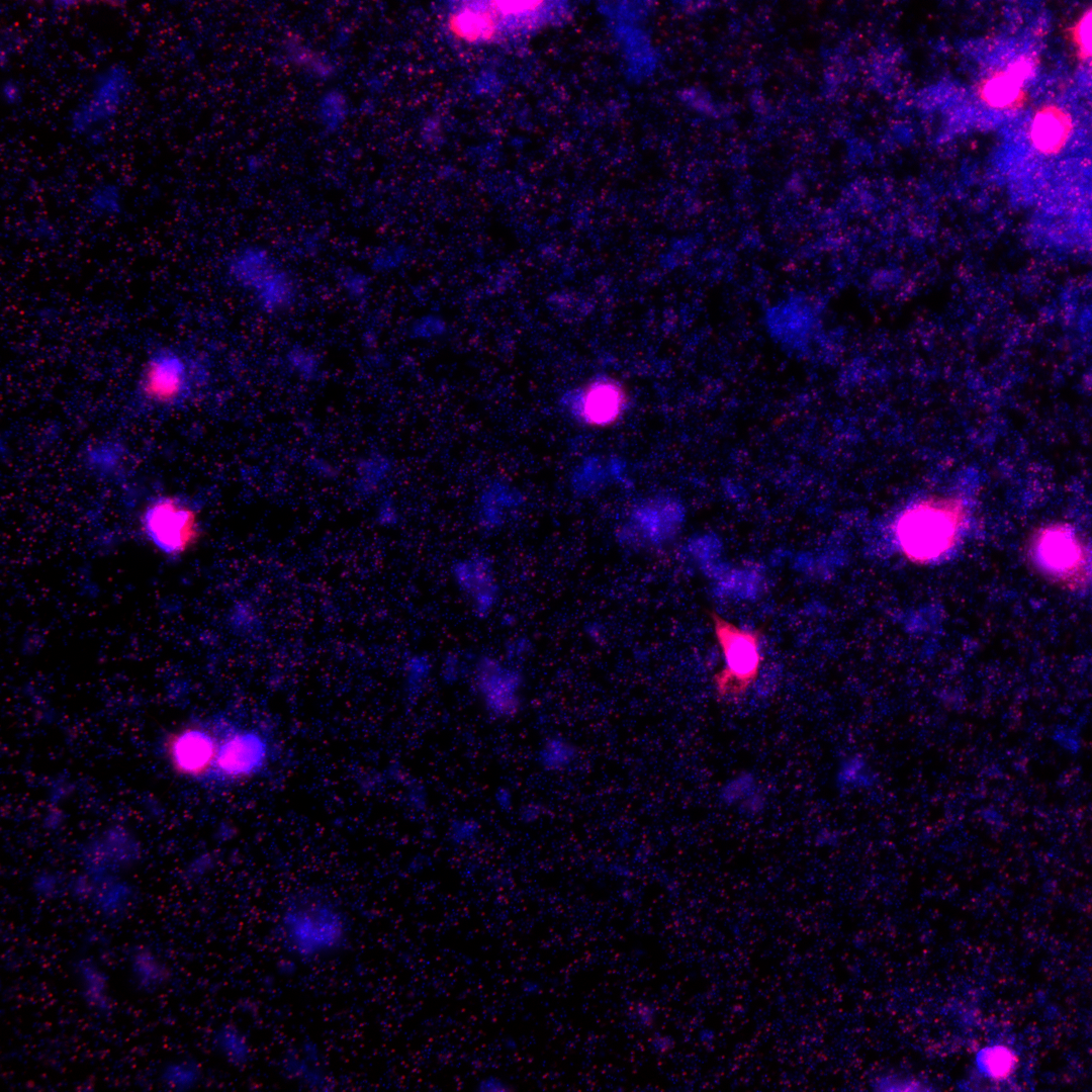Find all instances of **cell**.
<instances>
[{"instance_id": "1", "label": "cell", "mask_w": 1092, "mask_h": 1092, "mask_svg": "<svg viewBox=\"0 0 1092 1092\" xmlns=\"http://www.w3.org/2000/svg\"><path fill=\"white\" fill-rule=\"evenodd\" d=\"M964 517L959 499L930 497L915 504L897 523L896 535L902 551L918 563L940 557L956 542Z\"/></svg>"}, {"instance_id": "2", "label": "cell", "mask_w": 1092, "mask_h": 1092, "mask_svg": "<svg viewBox=\"0 0 1092 1092\" xmlns=\"http://www.w3.org/2000/svg\"><path fill=\"white\" fill-rule=\"evenodd\" d=\"M280 933L288 950L303 960L320 959L340 950L348 936L340 911L315 898L290 904L281 916Z\"/></svg>"}, {"instance_id": "3", "label": "cell", "mask_w": 1092, "mask_h": 1092, "mask_svg": "<svg viewBox=\"0 0 1092 1092\" xmlns=\"http://www.w3.org/2000/svg\"><path fill=\"white\" fill-rule=\"evenodd\" d=\"M710 616L725 659L724 668L714 677L717 693L722 698L741 696L759 673L762 661L761 633L759 630L741 629L714 611Z\"/></svg>"}, {"instance_id": "4", "label": "cell", "mask_w": 1092, "mask_h": 1092, "mask_svg": "<svg viewBox=\"0 0 1092 1092\" xmlns=\"http://www.w3.org/2000/svg\"><path fill=\"white\" fill-rule=\"evenodd\" d=\"M132 78L121 64H111L93 79L85 99L70 115V128L94 140L118 115L132 90Z\"/></svg>"}, {"instance_id": "5", "label": "cell", "mask_w": 1092, "mask_h": 1092, "mask_svg": "<svg viewBox=\"0 0 1092 1092\" xmlns=\"http://www.w3.org/2000/svg\"><path fill=\"white\" fill-rule=\"evenodd\" d=\"M143 525L150 540L170 555L185 552L199 536L196 512L175 497L154 500L144 514Z\"/></svg>"}, {"instance_id": "6", "label": "cell", "mask_w": 1092, "mask_h": 1092, "mask_svg": "<svg viewBox=\"0 0 1092 1092\" xmlns=\"http://www.w3.org/2000/svg\"><path fill=\"white\" fill-rule=\"evenodd\" d=\"M475 680L486 708L493 715L508 717L518 711L522 678L516 669L485 656L476 665Z\"/></svg>"}, {"instance_id": "7", "label": "cell", "mask_w": 1092, "mask_h": 1092, "mask_svg": "<svg viewBox=\"0 0 1092 1092\" xmlns=\"http://www.w3.org/2000/svg\"><path fill=\"white\" fill-rule=\"evenodd\" d=\"M187 387V368L180 356L162 351L149 360L142 379V391L147 398L171 403L181 398Z\"/></svg>"}, {"instance_id": "8", "label": "cell", "mask_w": 1092, "mask_h": 1092, "mask_svg": "<svg viewBox=\"0 0 1092 1092\" xmlns=\"http://www.w3.org/2000/svg\"><path fill=\"white\" fill-rule=\"evenodd\" d=\"M266 758L264 740L254 732H239L218 747L215 763L231 778H244L262 767Z\"/></svg>"}, {"instance_id": "9", "label": "cell", "mask_w": 1092, "mask_h": 1092, "mask_svg": "<svg viewBox=\"0 0 1092 1092\" xmlns=\"http://www.w3.org/2000/svg\"><path fill=\"white\" fill-rule=\"evenodd\" d=\"M453 572L475 611L479 615L489 613L498 593L490 561L483 556L471 557L455 564Z\"/></svg>"}, {"instance_id": "10", "label": "cell", "mask_w": 1092, "mask_h": 1092, "mask_svg": "<svg viewBox=\"0 0 1092 1092\" xmlns=\"http://www.w3.org/2000/svg\"><path fill=\"white\" fill-rule=\"evenodd\" d=\"M79 994L86 1007L101 1016H110L115 1002L110 990L107 972L95 958L89 954L77 957L72 963Z\"/></svg>"}, {"instance_id": "11", "label": "cell", "mask_w": 1092, "mask_h": 1092, "mask_svg": "<svg viewBox=\"0 0 1092 1092\" xmlns=\"http://www.w3.org/2000/svg\"><path fill=\"white\" fill-rule=\"evenodd\" d=\"M169 746L176 769L190 776L204 774L215 762L218 751L214 739L199 729L181 731Z\"/></svg>"}, {"instance_id": "12", "label": "cell", "mask_w": 1092, "mask_h": 1092, "mask_svg": "<svg viewBox=\"0 0 1092 1092\" xmlns=\"http://www.w3.org/2000/svg\"><path fill=\"white\" fill-rule=\"evenodd\" d=\"M625 394L616 382L602 379L593 382L582 392L577 404L582 420L592 426L606 427L621 416Z\"/></svg>"}, {"instance_id": "13", "label": "cell", "mask_w": 1092, "mask_h": 1092, "mask_svg": "<svg viewBox=\"0 0 1092 1092\" xmlns=\"http://www.w3.org/2000/svg\"><path fill=\"white\" fill-rule=\"evenodd\" d=\"M1037 552L1043 565L1058 574L1074 571L1082 559L1079 541L1072 530L1064 526H1053L1041 532Z\"/></svg>"}, {"instance_id": "14", "label": "cell", "mask_w": 1092, "mask_h": 1092, "mask_svg": "<svg viewBox=\"0 0 1092 1092\" xmlns=\"http://www.w3.org/2000/svg\"><path fill=\"white\" fill-rule=\"evenodd\" d=\"M127 967L134 987L145 994L164 989L171 981L172 971L168 963L146 943L134 944L128 951Z\"/></svg>"}, {"instance_id": "15", "label": "cell", "mask_w": 1092, "mask_h": 1092, "mask_svg": "<svg viewBox=\"0 0 1092 1092\" xmlns=\"http://www.w3.org/2000/svg\"><path fill=\"white\" fill-rule=\"evenodd\" d=\"M448 24L456 36L469 42L488 41L499 32L491 2L466 3L451 13Z\"/></svg>"}, {"instance_id": "16", "label": "cell", "mask_w": 1092, "mask_h": 1092, "mask_svg": "<svg viewBox=\"0 0 1092 1092\" xmlns=\"http://www.w3.org/2000/svg\"><path fill=\"white\" fill-rule=\"evenodd\" d=\"M263 261L265 259L262 256L246 254L237 261L233 269L241 280H248L255 285L267 303H280L288 293L287 284L279 275H263L262 272L266 269Z\"/></svg>"}, {"instance_id": "17", "label": "cell", "mask_w": 1092, "mask_h": 1092, "mask_svg": "<svg viewBox=\"0 0 1092 1092\" xmlns=\"http://www.w3.org/2000/svg\"><path fill=\"white\" fill-rule=\"evenodd\" d=\"M520 494L508 484L494 481L482 492L479 499V520L486 529L500 526L506 512L517 507Z\"/></svg>"}, {"instance_id": "18", "label": "cell", "mask_w": 1092, "mask_h": 1092, "mask_svg": "<svg viewBox=\"0 0 1092 1092\" xmlns=\"http://www.w3.org/2000/svg\"><path fill=\"white\" fill-rule=\"evenodd\" d=\"M203 1072L200 1064L189 1057L166 1062L159 1073L161 1084L172 1091H189L201 1082Z\"/></svg>"}, {"instance_id": "19", "label": "cell", "mask_w": 1092, "mask_h": 1092, "mask_svg": "<svg viewBox=\"0 0 1092 1092\" xmlns=\"http://www.w3.org/2000/svg\"><path fill=\"white\" fill-rule=\"evenodd\" d=\"M213 1044L219 1055L231 1065L242 1067L251 1058V1045L247 1035L235 1024L223 1023L213 1035Z\"/></svg>"}, {"instance_id": "20", "label": "cell", "mask_w": 1092, "mask_h": 1092, "mask_svg": "<svg viewBox=\"0 0 1092 1092\" xmlns=\"http://www.w3.org/2000/svg\"><path fill=\"white\" fill-rule=\"evenodd\" d=\"M1067 120L1057 109H1046L1035 118L1032 138L1037 148L1053 152L1060 148L1068 132Z\"/></svg>"}, {"instance_id": "21", "label": "cell", "mask_w": 1092, "mask_h": 1092, "mask_svg": "<svg viewBox=\"0 0 1092 1092\" xmlns=\"http://www.w3.org/2000/svg\"><path fill=\"white\" fill-rule=\"evenodd\" d=\"M977 1066L987 1077L994 1080H1004L1014 1072L1017 1057L1015 1053L1004 1045H992L984 1048L977 1055Z\"/></svg>"}, {"instance_id": "22", "label": "cell", "mask_w": 1092, "mask_h": 1092, "mask_svg": "<svg viewBox=\"0 0 1092 1092\" xmlns=\"http://www.w3.org/2000/svg\"><path fill=\"white\" fill-rule=\"evenodd\" d=\"M1028 69L1025 63H1018L1007 76L990 82L985 90L988 100L994 105H1004L1011 101L1017 93L1020 80L1026 75Z\"/></svg>"}, {"instance_id": "23", "label": "cell", "mask_w": 1092, "mask_h": 1092, "mask_svg": "<svg viewBox=\"0 0 1092 1092\" xmlns=\"http://www.w3.org/2000/svg\"><path fill=\"white\" fill-rule=\"evenodd\" d=\"M89 203L91 208L98 214L110 215L118 213L121 208L120 192L113 184H102L92 191Z\"/></svg>"}, {"instance_id": "24", "label": "cell", "mask_w": 1092, "mask_h": 1092, "mask_svg": "<svg viewBox=\"0 0 1092 1092\" xmlns=\"http://www.w3.org/2000/svg\"><path fill=\"white\" fill-rule=\"evenodd\" d=\"M574 754L573 748L561 739H551L541 752L542 763L550 769L565 766Z\"/></svg>"}, {"instance_id": "25", "label": "cell", "mask_w": 1092, "mask_h": 1092, "mask_svg": "<svg viewBox=\"0 0 1092 1092\" xmlns=\"http://www.w3.org/2000/svg\"><path fill=\"white\" fill-rule=\"evenodd\" d=\"M754 786L753 778L743 775L729 782L722 790V799L726 803H734L746 798Z\"/></svg>"}, {"instance_id": "26", "label": "cell", "mask_w": 1092, "mask_h": 1092, "mask_svg": "<svg viewBox=\"0 0 1092 1092\" xmlns=\"http://www.w3.org/2000/svg\"><path fill=\"white\" fill-rule=\"evenodd\" d=\"M22 90L20 84L14 79L6 80L2 85L3 100L8 105H15L20 102Z\"/></svg>"}, {"instance_id": "27", "label": "cell", "mask_w": 1092, "mask_h": 1092, "mask_svg": "<svg viewBox=\"0 0 1092 1092\" xmlns=\"http://www.w3.org/2000/svg\"><path fill=\"white\" fill-rule=\"evenodd\" d=\"M411 663H412L410 665V681H411V685L412 686L419 685V682L421 685L422 681L424 680V678L427 676V674L429 672L428 664H427L428 662L426 660L423 661L422 658H416Z\"/></svg>"}, {"instance_id": "28", "label": "cell", "mask_w": 1092, "mask_h": 1092, "mask_svg": "<svg viewBox=\"0 0 1092 1092\" xmlns=\"http://www.w3.org/2000/svg\"><path fill=\"white\" fill-rule=\"evenodd\" d=\"M477 1090L484 1091V1092L508 1091V1090H510V1086L503 1079H500L498 1077H495V1076H489V1077L483 1078L478 1083Z\"/></svg>"}, {"instance_id": "29", "label": "cell", "mask_w": 1092, "mask_h": 1092, "mask_svg": "<svg viewBox=\"0 0 1092 1092\" xmlns=\"http://www.w3.org/2000/svg\"><path fill=\"white\" fill-rule=\"evenodd\" d=\"M1090 22L1091 21L1089 15L1088 18L1084 19L1080 28L1081 43L1083 47H1085L1086 50H1088V47L1090 49Z\"/></svg>"}]
</instances>
